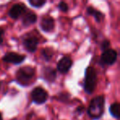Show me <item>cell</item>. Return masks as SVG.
<instances>
[{
    "label": "cell",
    "mask_w": 120,
    "mask_h": 120,
    "mask_svg": "<svg viewBox=\"0 0 120 120\" xmlns=\"http://www.w3.org/2000/svg\"><path fill=\"white\" fill-rule=\"evenodd\" d=\"M105 110V97L98 95L92 99L87 109V113L93 119H99L103 115Z\"/></svg>",
    "instance_id": "obj_1"
},
{
    "label": "cell",
    "mask_w": 120,
    "mask_h": 120,
    "mask_svg": "<svg viewBox=\"0 0 120 120\" xmlns=\"http://www.w3.org/2000/svg\"><path fill=\"white\" fill-rule=\"evenodd\" d=\"M97 84V74L93 67H88L85 71L83 88L86 93L92 94L95 90Z\"/></svg>",
    "instance_id": "obj_2"
},
{
    "label": "cell",
    "mask_w": 120,
    "mask_h": 120,
    "mask_svg": "<svg viewBox=\"0 0 120 120\" xmlns=\"http://www.w3.org/2000/svg\"><path fill=\"white\" fill-rule=\"evenodd\" d=\"M35 74V70L31 66L22 67L17 72L16 81L19 85L22 86H26L29 82L32 80Z\"/></svg>",
    "instance_id": "obj_3"
},
{
    "label": "cell",
    "mask_w": 120,
    "mask_h": 120,
    "mask_svg": "<svg viewBox=\"0 0 120 120\" xmlns=\"http://www.w3.org/2000/svg\"><path fill=\"white\" fill-rule=\"evenodd\" d=\"M117 52L114 49H109L102 53L100 57V64L102 66H111L116 62L117 60Z\"/></svg>",
    "instance_id": "obj_4"
},
{
    "label": "cell",
    "mask_w": 120,
    "mask_h": 120,
    "mask_svg": "<svg viewBox=\"0 0 120 120\" xmlns=\"http://www.w3.org/2000/svg\"><path fill=\"white\" fill-rule=\"evenodd\" d=\"M22 45L29 53H35L39 45V40L33 35H26L22 39Z\"/></svg>",
    "instance_id": "obj_5"
},
{
    "label": "cell",
    "mask_w": 120,
    "mask_h": 120,
    "mask_svg": "<svg viewBox=\"0 0 120 120\" xmlns=\"http://www.w3.org/2000/svg\"><path fill=\"white\" fill-rule=\"evenodd\" d=\"M32 101L36 105L45 104L48 100V94L42 87H36L31 92Z\"/></svg>",
    "instance_id": "obj_6"
},
{
    "label": "cell",
    "mask_w": 120,
    "mask_h": 120,
    "mask_svg": "<svg viewBox=\"0 0 120 120\" xmlns=\"http://www.w3.org/2000/svg\"><path fill=\"white\" fill-rule=\"evenodd\" d=\"M26 59V56L22 54H19L13 52H9L7 53L3 57V61L8 64H12L15 65H19L22 63H23Z\"/></svg>",
    "instance_id": "obj_7"
},
{
    "label": "cell",
    "mask_w": 120,
    "mask_h": 120,
    "mask_svg": "<svg viewBox=\"0 0 120 120\" xmlns=\"http://www.w3.org/2000/svg\"><path fill=\"white\" fill-rule=\"evenodd\" d=\"M26 11V8L23 4H14L8 12V16L12 19H17L22 16Z\"/></svg>",
    "instance_id": "obj_8"
},
{
    "label": "cell",
    "mask_w": 120,
    "mask_h": 120,
    "mask_svg": "<svg viewBox=\"0 0 120 120\" xmlns=\"http://www.w3.org/2000/svg\"><path fill=\"white\" fill-rule=\"evenodd\" d=\"M72 65V61L69 57H63L61 59L58 61L57 64V69L59 72L64 74L67 73L71 69Z\"/></svg>",
    "instance_id": "obj_9"
},
{
    "label": "cell",
    "mask_w": 120,
    "mask_h": 120,
    "mask_svg": "<svg viewBox=\"0 0 120 120\" xmlns=\"http://www.w3.org/2000/svg\"><path fill=\"white\" fill-rule=\"evenodd\" d=\"M40 27L44 32H51L54 28V20L50 16H45L40 21Z\"/></svg>",
    "instance_id": "obj_10"
},
{
    "label": "cell",
    "mask_w": 120,
    "mask_h": 120,
    "mask_svg": "<svg viewBox=\"0 0 120 120\" xmlns=\"http://www.w3.org/2000/svg\"><path fill=\"white\" fill-rule=\"evenodd\" d=\"M56 70L52 67H44L41 72V77L45 82H53L56 78Z\"/></svg>",
    "instance_id": "obj_11"
},
{
    "label": "cell",
    "mask_w": 120,
    "mask_h": 120,
    "mask_svg": "<svg viewBox=\"0 0 120 120\" xmlns=\"http://www.w3.org/2000/svg\"><path fill=\"white\" fill-rule=\"evenodd\" d=\"M37 16L31 12H29L26 13L22 17V26L25 27L29 26L30 25H33L36 22Z\"/></svg>",
    "instance_id": "obj_12"
},
{
    "label": "cell",
    "mask_w": 120,
    "mask_h": 120,
    "mask_svg": "<svg viewBox=\"0 0 120 120\" xmlns=\"http://www.w3.org/2000/svg\"><path fill=\"white\" fill-rule=\"evenodd\" d=\"M86 14L89 16H92L94 17V18L95 19L97 22H100L105 17V15L102 13L100 11H97L96 9H95L93 7L90 6L86 8Z\"/></svg>",
    "instance_id": "obj_13"
},
{
    "label": "cell",
    "mask_w": 120,
    "mask_h": 120,
    "mask_svg": "<svg viewBox=\"0 0 120 120\" xmlns=\"http://www.w3.org/2000/svg\"><path fill=\"white\" fill-rule=\"evenodd\" d=\"M40 55H41L42 58H43L45 61H47V62H48V61H49V60L53 58V49H50V48L43 49L41 50V53H40Z\"/></svg>",
    "instance_id": "obj_14"
},
{
    "label": "cell",
    "mask_w": 120,
    "mask_h": 120,
    "mask_svg": "<svg viewBox=\"0 0 120 120\" xmlns=\"http://www.w3.org/2000/svg\"><path fill=\"white\" fill-rule=\"evenodd\" d=\"M109 113L113 118H119V104L113 103L109 106Z\"/></svg>",
    "instance_id": "obj_15"
},
{
    "label": "cell",
    "mask_w": 120,
    "mask_h": 120,
    "mask_svg": "<svg viewBox=\"0 0 120 120\" xmlns=\"http://www.w3.org/2000/svg\"><path fill=\"white\" fill-rule=\"evenodd\" d=\"M45 4H46L45 0H29V4L35 8H42Z\"/></svg>",
    "instance_id": "obj_16"
},
{
    "label": "cell",
    "mask_w": 120,
    "mask_h": 120,
    "mask_svg": "<svg viewBox=\"0 0 120 120\" xmlns=\"http://www.w3.org/2000/svg\"><path fill=\"white\" fill-rule=\"evenodd\" d=\"M58 9L63 12H67L68 11V6L65 2H60L58 5Z\"/></svg>",
    "instance_id": "obj_17"
},
{
    "label": "cell",
    "mask_w": 120,
    "mask_h": 120,
    "mask_svg": "<svg viewBox=\"0 0 120 120\" xmlns=\"http://www.w3.org/2000/svg\"><path fill=\"white\" fill-rule=\"evenodd\" d=\"M109 46H110L109 41L108 40H105L101 43V47H100V49H101V50H103V52H104V51H105V50L109 49Z\"/></svg>",
    "instance_id": "obj_18"
},
{
    "label": "cell",
    "mask_w": 120,
    "mask_h": 120,
    "mask_svg": "<svg viewBox=\"0 0 120 120\" xmlns=\"http://www.w3.org/2000/svg\"><path fill=\"white\" fill-rule=\"evenodd\" d=\"M4 30L0 27V45H2L4 42Z\"/></svg>",
    "instance_id": "obj_19"
},
{
    "label": "cell",
    "mask_w": 120,
    "mask_h": 120,
    "mask_svg": "<svg viewBox=\"0 0 120 120\" xmlns=\"http://www.w3.org/2000/svg\"><path fill=\"white\" fill-rule=\"evenodd\" d=\"M82 110H83V107H78L77 109V112H78L79 114H81V113H82Z\"/></svg>",
    "instance_id": "obj_20"
},
{
    "label": "cell",
    "mask_w": 120,
    "mask_h": 120,
    "mask_svg": "<svg viewBox=\"0 0 120 120\" xmlns=\"http://www.w3.org/2000/svg\"><path fill=\"white\" fill-rule=\"evenodd\" d=\"M0 120H3V118H2V115H1V113H0Z\"/></svg>",
    "instance_id": "obj_21"
},
{
    "label": "cell",
    "mask_w": 120,
    "mask_h": 120,
    "mask_svg": "<svg viewBox=\"0 0 120 120\" xmlns=\"http://www.w3.org/2000/svg\"><path fill=\"white\" fill-rule=\"evenodd\" d=\"M0 85H1V83H0Z\"/></svg>",
    "instance_id": "obj_22"
}]
</instances>
